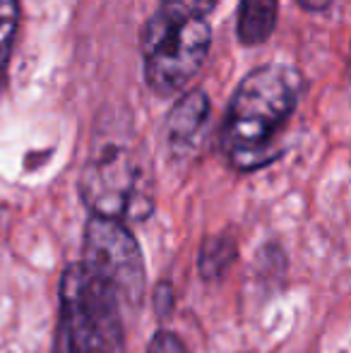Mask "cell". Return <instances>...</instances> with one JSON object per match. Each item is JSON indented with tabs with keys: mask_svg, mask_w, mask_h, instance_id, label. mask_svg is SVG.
<instances>
[{
	"mask_svg": "<svg viewBox=\"0 0 351 353\" xmlns=\"http://www.w3.org/2000/svg\"><path fill=\"white\" fill-rule=\"evenodd\" d=\"M303 74L286 63H267L236 87L224 123V149L239 171H255L279 157L277 140L299 106Z\"/></svg>",
	"mask_w": 351,
	"mask_h": 353,
	"instance_id": "obj_1",
	"label": "cell"
},
{
	"mask_svg": "<svg viewBox=\"0 0 351 353\" xmlns=\"http://www.w3.org/2000/svg\"><path fill=\"white\" fill-rule=\"evenodd\" d=\"M80 195L92 214L111 219H147L154 210L145 163L130 116H99L89 159L80 173Z\"/></svg>",
	"mask_w": 351,
	"mask_h": 353,
	"instance_id": "obj_2",
	"label": "cell"
},
{
	"mask_svg": "<svg viewBox=\"0 0 351 353\" xmlns=\"http://www.w3.org/2000/svg\"><path fill=\"white\" fill-rule=\"evenodd\" d=\"M217 0H161L140 34L145 82L157 97H174L202 70L212 46L207 22Z\"/></svg>",
	"mask_w": 351,
	"mask_h": 353,
	"instance_id": "obj_3",
	"label": "cell"
},
{
	"mask_svg": "<svg viewBox=\"0 0 351 353\" xmlns=\"http://www.w3.org/2000/svg\"><path fill=\"white\" fill-rule=\"evenodd\" d=\"M53 353H126L121 298L85 262L61 276V322Z\"/></svg>",
	"mask_w": 351,
	"mask_h": 353,
	"instance_id": "obj_4",
	"label": "cell"
},
{
	"mask_svg": "<svg viewBox=\"0 0 351 353\" xmlns=\"http://www.w3.org/2000/svg\"><path fill=\"white\" fill-rule=\"evenodd\" d=\"M82 262L97 276L111 283L121 301L130 305L142 301V291H145L142 250L132 231L121 219L92 214L85 228Z\"/></svg>",
	"mask_w": 351,
	"mask_h": 353,
	"instance_id": "obj_5",
	"label": "cell"
},
{
	"mask_svg": "<svg viewBox=\"0 0 351 353\" xmlns=\"http://www.w3.org/2000/svg\"><path fill=\"white\" fill-rule=\"evenodd\" d=\"M207 116H210V97L202 89H192L188 92L181 101L171 108L169 121H166V137L174 152L192 147L205 128Z\"/></svg>",
	"mask_w": 351,
	"mask_h": 353,
	"instance_id": "obj_6",
	"label": "cell"
},
{
	"mask_svg": "<svg viewBox=\"0 0 351 353\" xmlns=\"http://www.w3.org/2000/svg\"><path fill=\"white\" fill-rule=\"evenodd\" d=\"M279 3L277 0H241L236 34L243 46H260L277 27Z\"/></svg>",
	"mask_w": 351,
	"mask_h": 353,
	"instance_id": "obj_7",
	"label": "cell"
},
{
	"mask_svg": "<svg viewBox=\"0 0 351 353\" xmlns=\"http://www.w3.org/2000/svg\"><path fill=\"white\" fill-rule=\"evenodd\" d=\"M239 257V248L231 238H207L202 243L200 257H197V270L205 281L221 279L226 272L231 270V265Z\"/></svg>",
	"mask_w": 351,
	"mask_h": 353,
	"instance_id": "obj_8",
	"label": "cell"
},
{
	"mask_svg": "<svg viewBox=\"0 0 351 353\" xmlns=\"http://www.w3.org/2000/svg\"><path fill=\"white\" fill-rule=\"evenodd\" d=\"M19 27V0H0V87L12 56L14 37Z\"/></svg>",
	"mask_w": 351,
	"mask_h": 353,
	"instance_id": "obj_9",
	"label": "cell"
},
{
	"mask_svg": "<svg viewBox=\"0 0 351 353\" xmlns=\"http://www.w3.org/2000/svg\"><path fill=\"white\" fill-rule=\"evenodd\" d=\"M147 353H188L185 344H183V339L174 332H157L154 336H152L150 346H147Z\"/></svg>",
	"mask_w": 351,
	"mask_h": 353,
	"instance_id": "obj_10",
	"label": "cell"
},
{
	"mask_svg": "<svg viewBox=\"0 0 351 353\" xmlns=\"http://www.w3.org/2000/svg\"><path fill=\"white\" fill-rule=\"evenodd\" d=\"M154 301H157V312H159L161 317L169 315V310L174 307V291H171L169 283H159V286H157Z\"/></svg>",
	"mask_w": 351,
	"mask_h": 353,
	"instance_id": "obj_11",
	"label": "cell"
}]
</instances>
